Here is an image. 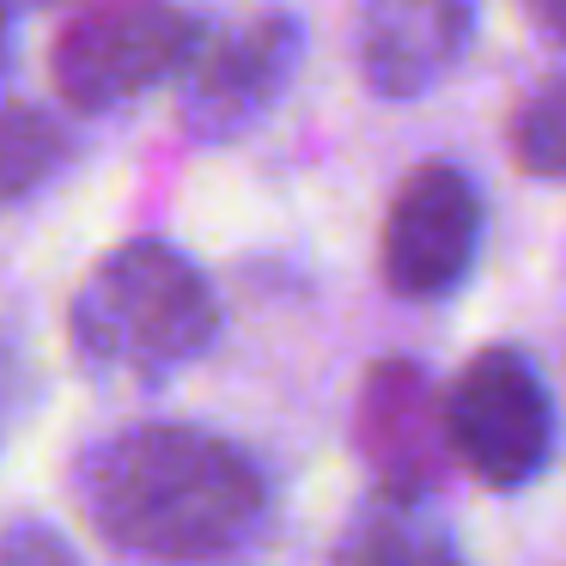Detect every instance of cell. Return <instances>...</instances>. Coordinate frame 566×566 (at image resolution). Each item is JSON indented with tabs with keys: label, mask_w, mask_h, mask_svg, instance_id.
Instances as JSON below:
<instances>
[{
	"label": "cell",
	"mask_w": 566,
	"mask_h": 566,
	"mask_svg": "<svg viewBox=\"0 0 566 566\" xmlns=\"http://www.w3.org/2000/svg\"><path fill=\"white\" fill-rule=\"evenodd\" d=\"M80 512L140 560H213L262 517V475L238 444L201 427H128L74 463Z\"/></svg>",
	"instance_id": "cell-1"
},
{
	"label": "cell",
	"mask_w": 566,
	"mask_h": 566,
	"mask_svg": "<svg viewBox=\"0 0 566 566\" xmlns=\"http://www.w3.org/2000/svg\"><path fill=\"white\" fill-rule=\"evenodd\" d=\"M213 286L171 244H123L86 274L67 329L86 366L104 371H171L213 342Z\"/></svg>",
	"instance_id": "cell-2"
},
{
	"label": "cell",
	"mask_w": 566,
	"mask_h": 566,
	"mask_svg": "<svg viewBox=\"0 0 566 566\" xmlns=\"http://www.w3.org/2000/svg\"><path fill=\"white\" fill-rule=\"evenodd\" d=\"M201 50V25L171 0H92L55 38V86L80 111H116L171 80Z\"/></svg>",
	"instance_id": "cell-3"
},
{
	"label": "cell",
	"mask_w": 566,
	"mask_h": 566,
	"mask_svg": "<svg viewBox=\"0 0 566 566\" xmlns=\"http://www.w3.org/2000/svg\"><path fill=\"white\" fill-rule=\"evenodd\" d=\"M444 439L475 481L512 493L542 475L554 451V402L542 371L517 347L475 354L444 390Z\"/></svg>",
	"instance_id": "cell-4"
},
{
	"label": "cell",
	"mask_w": 566,
	"mask_h": 566,
	"mask_svg": "<svg viewBox=\"0 0 566 566\" xmlns=\"http://www.w3.org/2000/svg\"><path fill=\"white\" fill-rule=\"evenodd\" d=\"M481 244V196L457 165H420L384 220V281L402 298H439L469 274Z\"/></svg>",
	"instance_id": "cell-5"
},
{
	"label": "cell",
	"mask_w": 566,
	"mask_h": 566,
	"mask_svg": "<svg viewBox=\"0 0 566 566\" xmlns=\"http://www.w3.org/2000/svg\"><path fill=\"white\" fill-rule=\"evenodd\" d=\"M298 67V25L286 13H262L250 25L226 31L220 43H201L184 80V128L196 140H232L274 111Z\"/></svg>",
	"instance_id": "cell-6"
},
{
	"label": "cell",
	"mask_w": 566,
	"mask_h": 566,
	"mask_svg": "<svg viewBox=\"0 0 566 566\" xmlns=\"http://www.w3.org/2000/svg\"><path fill=\"white\" fill-rule=\"evenodd\" d=\"M354 444L378 475V493H432V481L451 463L444 439V390L415 359L371 366L354 408Z\"/></svg>",
	"instance_id": "cell-7"
},
{
	"label": "cell",
	"mask_w": 566,
	"mask_h": 566,
	"mask_svg": "<svg viewBox=\"0 0 566 566\" xmlns=\"http://www.w3.org/2000/svg\"><path fill=\"white\" fill-rule=\"evenodd\" d=\"M469 50V0H359V74L378 98H420Z\"/></svg>",
	"instance_id": "cell-8"
},
{
	"label": "cell",
	"mask_w": 566,
	"mask_h": 566,
	"mask_svg": "<svg viewBox=\"0 0 566 566\" xmlns=\"http://www.w3.org/2000/svg\"><path fill=\"white\" fill-rule=\"evenodd\" d=\"M329 566H463V554L432 493H371L366 512L342 530Z\"/></svg>",
	"instance_id": "cell-9"
},
{
	"label": "cell",
	"mask_w": 566,
	"mask_h": 566,
	"mask_svg": "<svg viewBox=\"0 0 566 566\" xmlns=\"http://www.w3.org/2000/svg\"><path fill=\"white\" fill-rule=\"evenodd\" d=\"M62 165H67V135L50 111H31V104L0 111V208L38 196Z\"/></svg>",
	"instance_id": "cell-10"
},
{
	"label": "cell",
	"mask_w": 566,
	"mask_h": 566,
	"mask_svg": "<svg viewBox=\"0 0 566 566\" xmlns=\"http://www.w3.org/2000/svg\"><path fill=\"white\" fill-rule=\"evenodd\" d=\"M512 153L536 177H566V86H542L517 104Z\"/></svg>",
	"instance_id": "cell-11"
},
{
	"label": "cell",
	"mask_w": 566,
	"mask_h": 566,
	"mask_svg": "<svg viewBox=\"0 0 566 566\" xmlns=\"http://www.w3.org/2000/svg\"><path fill=\"white\" fill-rule=\"evenodd\" d=\"M0 566H74L67 542L43 524H13L0 536Z\"/></svg>",
	"instance_id": "cell-12"
},
{
	"label": "cell",
	"mask_w": 566,
	"mask_h": 566,
	"mask_svg": "<svg viewBox=\"0 0 566 566\" xmlns=\"http://www.w3.org/2000/svg\"><path fill=\"white\" fill-rule=\"evenodd\" d=\"M19 402H25V371H19V359L0 347V439H7V427H13Z\"/></svg>",
	"instance_id": "cell-13"
},
{
	"label": "cell",
	"mask_w": 566,
	"mask_h": 566,
	"mask_svg": "<svg viewBox=\"0 0 566 566\" xmlns=\"http://www.w3.org/2000/svg\"><path fill=\"white\" fill-rule=\"evenodd\" d=\"M530 13L542 19V31H548V38L566 43V0H530Z\"/></svg>",
	"instance_id": "cell-14"
},
{
	"label": "cell",
	"mask_w": 566,
	"mask_h": 566,
	"mask_svg": "<svg viewBox=\"0 0 566 566\" xmlns=\"http://www.w3.org/2000/svg\"><path fill=\"white\" fill-rule=\"evenodd\" d=\"M0 74H7V7H0Z\"/></svg>",
	"instance_id": "cell-15"
},
{
	"label": "cell",
	"mask_w": 566,
	"mask_h": 566,
	"mask_svg": "<svg viewBox=\"0 0 566 566\" xmlns=\"http://www.w3.org/2000/svg\"><path fill=\"white\" fill-rule=\"evenodd\" d=\"M0 7H38V0H0Z\"/></svg>",
	"instance_id": "cell-16"
}]
</instances>
